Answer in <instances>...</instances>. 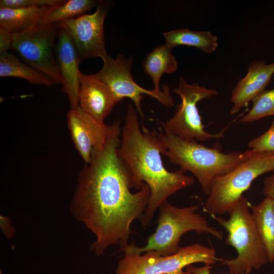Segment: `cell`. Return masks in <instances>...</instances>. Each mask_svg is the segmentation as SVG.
Wrapping results in <instances>:
<instances>
[{
	"label": "cell",
	"mask_w": 274,
	"mask_h": 274,
	"mask_svg": "<svg viewBox=\"0 0 274 274\" xmlns=\"http://www.w3.org/2000/svg\"><path fill=\"white\" fill-rule=\"evenodd\" d=\"M102 59L104 62L102 67L95 74L96 76L109 86L120 101L125 97L130 98L141 116H143L141 101L144 94L155 98L166 107L174 106V100L167 86L163 85L162 91L158 93L153 89L143 88L133 80L131 74L133 63L132 56L126 57L123 54H119L116 58H114L108 55Z\"/></svg>",
	"instance_id": "cell-10"
},
{
	"label": "cell",
	"mask_w": 274,
	"mask_h": 274,
	"mask_svg": "<svg viewBox=\"0 0 274 274\" xmlns=\"http://www.w3.org/2000/svg\"><path fill=\"white\" fill-rule=\"evenodd\" d=\"M13 33L0 27V53L12 48Z\"/></svg>",
	"instance_id": "cell-25"
},
{
	"label": "cell",
	"mask_w": 274,
	"mask_h": 274,
	"mask_svg": "<svg viewBox=\"0 0 274 274\" xmlns=\"http://www.w3.org/2000/svg\"><path fill=\"white\" fill-rule=\"evenodd\" d=\"M211 268L212 266L209 264L198 267L189 265L186 267V270L191 274H213L211 272Z\"/></svg>",
	"instance_id": "cell-27"
},
{
	"label": "cell",
	"mask_w": 274,
	"mask_h": 274,
	"mask_svg": "<svg viewBox=\"0 0 274 274\" xmlns=\"http://www.w3.org/2000/svg\"><path fill=\"white\" fill-rule=\"evenodd\" d=\"M49 8H0V27L12 33L23 32L38 24Z\"/></svg>",
	"instance_id": "cell-17"
},
{
	"label": "cell",
	"mask_w": 274,
	"mask_h": 274,
	"mask_svg": "<svg viewBox=\"0 0 274 274\" xmlns=\"http://www.w3.org/2000/svg\"><path fill=\"white\" fill-rule=\"evenodd\" d=\"M274 172V171H273Z\"/></svg>",
	"instance_id": "cell-30"
},
{
	"label": "cell",
	"mask_w": 274,
	"mask_h": 274,
	"mask_svg": "<svg viewBox=\"0 0 274 274\" xmlns=\"http://www.w3.org/2000/svg\"><path fill=\"white\" fill-rule=\"evenodd\" d=\"M0 77H17L30 84L51 86L55 83L48 76L25 63L20 61L9 52L0 53Z\"/></svg>",
	"instance_id": "cell-20"
},
{
	"label": "cell",
	"mask_w": 274,
	"mask_h": 274,
	"mask_svg": "<svg viewBox=\"0 0 274 274\" xmlns=\"http://www.w3.org/2000/svg\"><path fill=\"white\" fill-rule=\"evenodd\" d=\"M274 171V153L251 150L249 157L226 174L211 183V192L205 209L212 216L224 215L234 207L259 176Z\"/></svg>",
	"instance_id": "cell-6"
},
{
	"label": "cell",
	"mask_w": 274,
	"mask_h": 274,
	"mask_svg": "<svg viewBox=\"0 0 274 274\" xmlns=\"http://www.w3.org/2000/svg\"><path fill=\"white\" fill-rule=\"evenodd\" d=\"M248 146L255 152L274 153V119L268 129L259 136L251 140Z\"/></svg>",
	"instance_id": "cell-23"
},
{
	"label": "cell",
	"mask_w": 274,
	"mask_h": 274,
	"mask_svg": "<svg viewBox=\"0 0 274 274\" xmlns=\"http://www.w3.org/2000/svg\"><path fill=\"white\" fill-rule=\"evenodd\" d=\"M253 107L239 120L241 123L253 122L274 115V88L265 90L253 100Z\"/></svg>",
	"instance_id": "cell-22"
},
{
	"label": "cell",
	"mask_w": 274,
	"mask_h": 274,
	"mask_svg": "<svg viewBox=\"0 0 274 274\" xmlns=\"http://www.w3.org/2000/svg\"><path fill=\"white\" fill-rule=\"evenodd\" d=\"M263 184L264 195L266 197L271 199L274 205V172L272 175L264 179Z\"/></svg>",
	"instance_id": "cell-26"
},
{
	"label": "cell",
	"mask_w": 274,
	"mask_h": 274,
	"mask_svg": "<svg viewBox=\"0 0 274 274\" xmlns=\"http://www.w3.org/2000/svg\"><path fill=\"white\" fill-rule=\"evenodd\" d=\"M199 205L178 208L167 200L159 207V216L155 232L148 238L146 245L142 247L133 243L121 250L124 254L140 255L144 252L154 251L161 256H169L177 253L181 237L185 233L195 231L206 233L219 239L223 233L211 226L207 220L196 213Z\"/></svg>",
	"instance_id": "cell-5"
},
{
	"label": "cell",
	"mask_w": 274,
	"mask_h": 274,
	"mask_svg": "<svg viewBox=\"0 0 274 274\" xmlns=\"http://www.w3.org/2000/svg\"><path fill=\"white\" fill-rule=\"evenodd\" d=\"M138 113L131 104L128 105L118 152L130 171L134 188L140 190L145 183L150 188L148 204L140 219L145 227L169 196L192 186L194 179L180 170L169 172L165 168L161 154L166 150V146L157 132L145 128L141 130Z\"/></svg>",
	"instance_id": "cell-2"
},
{
	"label": "cell",
	"mask_w": 274,
	"mask_h": 274,
	"mask_svg": "<svg viewBox=\"0 0 274 274\" xmlns=\"http://www.w3.org/2000/svg\"><path fill=\"white\" fill-rule=\"evenodd\" d=\"M67 122L76 149L85 164L89 163L92 151L101 148L106 143L113 124L106 125L79 106L71 108L67 114Z\"/></svg>",
	"instance_id": "cell-12"
},
{
	"label": "cell",
	"mask_w": 274,
	"mask_h": 274,
	"mask_svg": "<svg viewBox=\"0 0 274 274\" xmlns=\"http://www.w3.org/2000/svg\"><path fill=\"white\" fill-rule=\"evenodd\" d=\"M1 227L2 231L8 238L11 237L13 236L14 230L11 225L10 220L8 218L1 216Z\"/></svg>",
	"instance_id": "cell-28"
},
{
	"label": "cell",
	"mask_w": 274,
	"mask_h": 274,
	"mask_svg": "<svg viewBox=\"0 0 274 274\" xmlns=\"http://www.w3.org/2000/svg\"><path fill=\"white\" fill-rule=\"evenodd\" d=\"M173 48L166 43L160 45L149 52L143 62L145 73L149 76L156 92L162 91L159 88L160 80L165 74L175 72L178 68V63L172 54Z\"/></svg>",
	"instance_id": "cell-16"
},
{
	"label": "cell",
	"mask_w": 274,
	"mask_h": 274,
	"mask_svg": "<svg viewBox=\"0 0 274 274\" xmlns=\"http://www.w3.org/2000/svg\"><path fill=\"white\" fill-rule=\"evenodd\" d=\"M252 215L263 242L269 262H274V205L265 197L257 205H251Z\"/></svg>",
	"instance_id": "cell-19"
},
{
	"label": "cell",
	"mask_w": 274,
	"mask_h": 274,
	"mask_svg": "<svg viewBox=\"0 0 274 274\" xmlns=\"http://www.w3.org/2000/svg\"><path fill=\"white\" fill-rule=\"evenodd\" d=\"M98 3L93 0L64 1L59 5L49 7L39 24H59L85 14Z\"/></svg>",
	"instance_id": "cell-21"
},
{
	"label": "cell",
	"mask_w": 274,
	"mask_h": 274,
	"mask_svg": "<svg viewBox=\"0 0 274 274\" xmlns=\"http://www.w3.org/2000/svg\"><path fill=\"white\" fill-rule=\"evenodd\" d=\"M216 260L214 248L194 244L169 256H161L154 251L143 255L124 254L115 274H181L189 265L201 262L211 265Z\"/></svg>",
	"instance_id": "cell-7"
},
{
	"label": "cell",
	"mask_w": 274,
	"mask_h": 274,
	"mask_svg": "<svg viewBox=\"0 0 274 274\" xmlns=\"http://www.w3.org/2000/svg\"><path fill=\"white\" fill-rule=\"evenodd\" d=\"M274 74V62L266 64L262 60L250 63L248 72L233 89L231 100L233 106L231 114L238 113L258 94L265 90Z\"/></svg>",
	"instance_id": "cell-15"
},
{
	"label": "cell",
	"mask_w": 274,
	"mask_h": 274,
	"mask_svg": "<svg viewBox=\"0 0 274 274\" xmlns=\"http://www.w3.org/2000/svg\"><path fill=\"white\" fill-rule=\"evenodd\" d=\"M63 0H1L0 8H20L52 7L62 3Z\"/></svg>",
	"instance_id": "cell-24"
},
{
	"label": "cell",
	"mask_w": 274,
	"mask_h": 274,
	"mask_svg": "<svg viewBox=\"0 0 274 274\" xmlns=\"http://www.w3.org/2000/svg\"><path fill=\"white\" fill-rule=\"evenodd\" d=\"M181 274H191V273L187 271H183V272Z\"/></svg>",
	"instance_id": "cell-29"
},
{
	"label": "cell",
	"mask_w": 274,
	"mask_h": 274,
	"mask_svg": "<svg viewBox=\"0 0 274 274\" xmlns=\"http://www.w3.org/2000/svg\"><path fill=\"white\" fill-rule=\"evenodd\" d=\"M58 33V24H38L13 33L12 48L26 64L62 84L55 56Z\"/></svg>",
	"instance_id": "cell-8"
},
{
	"label": "cell",
	"mask_w": 274,
	"mask_h": 274,
	"mask_svg": "<svg viewBox=\"0 0 274 274\" xmlns=\"http://www.w3.org/2000/svg\"><path fill=\"white\" fill-rule=\"evenodd\" d=\"M173 91L180 96L181 102L176 106L174 115L162 124L165 131L189 141L204 142L223 136L222 132L212 134L204 130L197 108L199 101L217 95V91L197 83L189 84L183 77L179 79L178 87Z\"/></svg>",
	"instance_id": "cell-9"
},
{
	"label": "cell",
	"mask_w": 274,
	"mask_h": 274,
	"mask_svg": "<svg viewBox=\"0 0 274 274\" xmlns=\"http://www.w3.org/2000/svg\"><path fill=\"white\" fill-rule=\"evenodd\" d=\"M251 205L243 196L228 213V219L212 216L227 232L226 244L233 247L237 253L234 259L217 258L228 266L229 274H249L253 269L258 270L269 262L249 210Z\"/></svg>",
	"instance_id": "cell-4"
},
{
	"label": "cell",
	"mask_w": 274,
	"mask_h": 274,
	"mask_svg": "<svg viewBox=\"0 0 274 274\" xmlns=\"http://www.w3.org/2000/svg\"><path fill=\"white\" fill-rule=\"evenodd\" d=\"M165 43L174 48L186 45L197 48L201 51L212 53L218 47V38L209 31H194L188 29H178L163 33Z\"/></svg>",
	"instance_id": "cell-18"
},
{
	"label": "cell",
	"mask_w": 274,
	"mask_h": 274,
	"mask_svg": "<svg viewBox=\"0 0 274 274\" xmlns=\"http://www.w3.org/2000/svg\"><path fill=\"white\" fill-rule=\"evenodd\" d=\"M157 133L167 148L163 154L170 163L179 165V170L184 174L191 173L207 195L210 194L214 178L227 174L251 154V150L225 153L219 147L208 148L196 140H184L165 130L160 129Z\"/></svg>",
	"instance_id": "cell-3"
},
{
	"label": "cell",
	"mask_w": 274,
	"mask_h": 274,
	"mask_svg": "<svg viewBox=\"0 0 274 274\" xmlns=\"http://www.w3.org/2000/svg\"><path fill=\"white\" fill-rule=\"evenodd\" d=\"M58 25L56 58L62 79V90L67 94L71 108L73 109L79 106L80 61L70 35L63 27Z\"/></svg>",
	"instance_id": "cell-13"
},
{
	"label": "cell",
	"mask_w": 274,
	"mask_h": 274,
	"mask_svg": "<svg viewBox=\"0 0 274 274\" xmlns=\"http://www.w3.org/2000/svg\"><path fill=\"white\" fill-rule=\"evenodd\" d=\"M121 134L116 121L104 146L92 151L80 172L72 202L75 218L95 236L91 248L98 255L111 245L122 250L128 245L131 224L141 218L150 195L145 183L136 192L130 191L131 174L118 152Z\"/></svg>",
	"instance_id": "cell-1"
},
{
	"label": "cell",
	"mask_w": 274,
	"mask_h": 274,
	"mask_svg": "<svg viewBox=\"0 0 274 274\" xmlns=\"http://www.w3.org/2000/svg\"><path fill=\"white\" fill-rule=\"evenodd\" d=\"M109 7L107 3L99 2L94 13L85 14L58 24L63 27L70 35L80 62L89 58L102 59L108 55L104 23Z\"/></svg>",
	"instance_id": "cell-11"
},
{
	"label": "cell",
	"mask_w": 274,
	"mask_h": 274,
	"mask_svg": "<svg viewBox=\"0 0 274 274\" xmlns=\"http://www.w3.org/2000/svg\"><path fill=\"white\" fill-rule=\"evenodd\" d=\"M79 107L97 119L104 121L120 101L109 86L96 74L79 73Z\"/></svg>",
	"instance_id": "cell-14"
}]
</instances>
